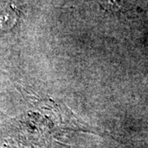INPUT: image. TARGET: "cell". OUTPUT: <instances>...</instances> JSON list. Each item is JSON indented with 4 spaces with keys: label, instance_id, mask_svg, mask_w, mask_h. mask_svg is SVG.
Masks as SVG:
<instances>
[{
    "label": "cell",
    "instance_id": "obj_1",
    "mask_svg": "<svg viewBox=\"0 0 148 148\" xmlns=\"http://www.w3.org/2000/svg\"><path fill=\"white\" fill-rule=\"evenodd\" d=\"M100 5L108 11L116 12L123 7V0H98Z\"/></svg>",
    "mask_w": 148,
    "mask_h": 148
}]
</instances>
